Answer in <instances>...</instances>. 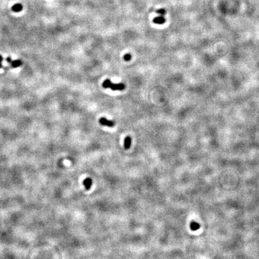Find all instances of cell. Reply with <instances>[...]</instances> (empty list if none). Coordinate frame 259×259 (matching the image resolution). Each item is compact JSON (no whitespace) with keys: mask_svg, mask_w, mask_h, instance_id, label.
Masks as SVG:
<instances>
[{"mask_svg":"<svg viewBox=\"0 0 259 259\" xmlns=\"http://www.w3.org/2000/svg\"><path fill=\"white\" fill-rule=\"evenodd\" d=\"M103 86L104 88H111L113 91H116V90L122 91L125 89V85L123 83L113 84L109 79H106L103 82Z\"/></svg>","mask_w":259,"mask_h":259,"instance_id":"cell-1","label":"cell"},{"mask_svg":"<svg viewBox=\"0 0 259 259\" xmlns=\"http://www.w3.org/2000/svg\"><path fill=\"white\" fill-rule=\"evenodd\" d=\"M99 122L101 125L104 126L109 127H113L115 126V122L112 121L107 119L105 118H101L99 119Z\"/></svg>","mask_w":259,"mask_h":259,"instance_id":"cell-2","label":"cell"},{"mask_svg":"<svg viewBox=\"0 0 259 259\" xmlns=\"http://www.w3.org/2000/svg\"><path fill=\"white\" fill-rule=\"evenodd\" d=\"M153 22L156 24L161 25V24H163L166 22V19H165V18L163 16H160L155 17L154 19V20H153Z\"/></svg>","mask_w":259,"mask_h":259,"instance_id":"cell-3","label":"cell"},{"mask_svg":"<svg viewBox=\"0 0 259 259\" xmlns=\"http://www.w3.org/2000/svg\"><path fill=\"white\" fill-rule=\"evenodd\" d=\"M92 184V181L91 178H86V179H85L83 181V185L85 186V189H87V190H89L91 188Z\"/></svg>","mask_w":259,"mask_h":259,"instance_id":"cell-4","label":"cell"},{"mask_svg":"<svg viewBox=\"0 0 259 259\" xmlns=\"http://www.w3.org/2000/svg\"><path fill=\"white\" fill-rule=\"evenodd\" d=\"M131 145H132V138L130 136H127L125 137V140H124V148L126 149H128L130 148Z\"/></svg>","mask_w":259,"mask_h":259,"instance_id":"cell-5","label":"cell"},{"mask_svg":"<svg viewBox=\"0 0 259 259\" xmlns=\"http://www.w3.org/2000/svg\"><path fill=\"white\" fill-rule=\"evenodd\" d=\"M22 5L21 4H19V3L15 4V5H13V7H12V10L15 12H21L22 10Z\"/></svg>","mask_w":259,"mask_h":259,"instance_id":"cell-6","label":"cell"},{"mask_svg":"<svg viewBox=\"0 0 259 259\" xmlns=\"http://www.w3.org/2000/svg\"><path fill=\"white\" fill-rule=\"evenodd\" d=\"M11 64H12V67H14V68H17V67L21 66L22 62L21 61L16 60V61H12V62H11Z\"/></svg>","mask_w":259,"mask_h":259,"instance_id":"cell-7","label":"cell"},{"mask_svg":"<svg viewBox=\"0 0 259 259\" xmlns=\"http://www.w3.org/2000/svg\"><path fill=\"white\" fill-rule=\"evenodd\" d=\"M156 13H158L161 16H164L166 14V10L164 8H160V9L156 10Z\"/></svg>","mask_w":259,"mask_h":259,"instance_id":"cell-8","label":"cell"},{"mask_svg":"<svg viewBox=\"0 0 259 259\" xmlns=\"http://www.w3.org/2000/svg\"><path fill=\"white\" fill-rule=\"evenodd\" d=\"M131 59H132V55L130 54H125V55L124 56V59L126 61H129L130 60H131Z\"/></svg>","mask_w":259,"mask_h":259,"instance_id":"cell-9","label":"cell"},{"mask_svg":"<svg viewBox=\"0 0 259 259\" xmlns=\"http://www.w3.org/2000/svg\"><path fill=\"white\" fill-rule=\"evenodd\" d=\"M7 61H8L9 63H11V62H12V59H11L10 57H8V58H7Z\"/></svg>","mask_w":259,"mask_h":259,"instance_id":"cell-10","label":"cell"},{"mask_svg":"<svg viewBox=\"0 0 259 259\" xmlns=\"http://www.w3.org/2000/svg\"><path fill=\"white\" fill-rule=\"evenodd\" d=\"M2 60H3V57H2L0 55V62H1Z\"/></svg>","mask_w":259,"mask_h":259,"instance_id":"cell-11","label":"cell"}]
</instances>
